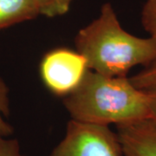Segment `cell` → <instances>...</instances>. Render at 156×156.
Wrapping results in <instances>:
<instances>
[{
    "label": "cell",
    "instance_id": "3957f363",
    "mask_svg": "<svg viewBox=\"0 0 156 156\" xmlns=\"http://www.w3.org/2000/svg\"><path fill=\"white\" fill-rule=\"evenodd\" d=\"M49 156H123L117 134L108 126L72 120Z\"/></svg>",
    "mask_w": 156,
    "mask_h": 156
},
{
    "label": "cell",
    "instance_id": "8992f818",
    "mask_svg": "<svg viewBox=\"0 0 156 156\" xmlns=\"http://www.w3.org/2000/svg\"><path fill=\"white\" fill-rule=\"evenodd\" d=\"M38 16L35 0H0V31Z\"/></svg>",
    "mask_w": 156,
    "mask_h": 156
},
{
    "label": "cell",
    "instance_id": "7c38bea8",
    "mask_svg": "<svg viewBox=\"0 0 156 156\" xmlns=\"http://www.w3.org/2000/svg\"><path fill=\"white\" fill-rule=\"evenodd\" d=\"M150 91V115H149V121L154 125L156 126V89L149 90Z\"/></svg>",
    "mask_w": 156,
    "mask_h": 156
},
{
    "label": "cell",
    "instance_id": "277c9868",
    "mask_svg": "<svg viewBox=\"0 0 156 156\" xmlns=\"http://www.w3.org/2000/svg\"><path fill=\"white\" fill-rule=\"evenodd\" d=\"M40 76L53 95H70L89 70L87 61L77 50L57 48L46 53L40 62Z\"/></svg>",
    "mask_w": 156,
    "mask_h": 156
},
{
    "label": "cell",
    "instance_id": "9c48e42d",
    "mask_svg": "<svg viewBox=\"0 0 156 156\" xmlns=\"http://www.w3.org/2000/svg\"><path fill=\"white\" fill-rule=\"evenodd\" d=\"M136 88L143 90L156 89V61L129 78Z\"/></svg>",
    "mask_w": 156,
    "mask_h": 156
},
{
    "label": "cell",
    "instance_id": "5b68a950",
    "mask_svg": "<svg viewBox=\"0 0 156 156\" xmlns=\"http://www.w3.org/2000/svg\"><path fill=\"white\" fill-rule=\"evenodd\" d=\"M116 127L123 156H156L155 125L141 121Z\"/></svg>",
    "mask_w": 156,
    "mask_h": 156
},
{
    "label": "cell",
    "instance_id": "6da1fadb",
    "mask_svg": "<svg viewBox=\"0 0 156 156\" xmlns=\"http://www.w3.org/2000/svg\"><path fill=\"white\" fill-rule=\"evenodd\" d=\"M76 50L90 70L106 76H127L133 68L156 61V40L139 37L122 28L110 3L76 36Z\"/></svg>",
    "mask_w": 156,
    "mask_h": 156
},
{
    "label": "cell",
    "instance_id": "8fae6325",
    "mask_svg": "<svg viewBox=\"0 0 156 156\" xmlns=\"http://www.w3.org/2000/svg\"><path fill=\"white\" fill-rule=\"evenodd\" d=\"M0 156H24L17 140L0 136Z\"/></svg>",
    "mask_w": 156,
    "mask_h": 156
},
{
    "label": "cell",
    "instance_id": "30bf717a",
    "mask_svg": "<svg viewBox=\"0 0 156 156\" xmlns=\"http://www.w3.org/2000/svg\"><path fill=\"white\" fill-rule=\"evenodd\" d=\"M141 23L149 37L156 40V0H147L141 11Z\"/></svg>",
    "mask_w": 156,
    "mask_h": 156
},
{
    "label": "cell",
    "instance_id": "52a82bcc",
    "mask_svg": "<svg viewBox=\"0 0 156 156\" xmlns=\"http://www.w3.org/2000/svg\"><path fill=\"white\" fill-rule=\"evenodd\" d=\"M40 16L56 17L62 16L69 11L73 0H35Z\"/></svg>",
    "mask_w": 156,
    "mask_h": 156
},
{
    "label": "cell",
    "instance_id": "ba28073f",
    "mask_svg": "<svg viewBox=\"0 0 156 156\" xmlns=\"http://www.w3.org/2000/svg\"><path fill=\"white\" fill-rule=\"evenodd\" d=\"M9 89L5 82L0 77V136L8 137L13 132V128L6 122L5 117L10 112Z\"/></svg>",
    "mask_w": 156,
    "mask_h": 156
},
{
    "label": "cell",
    "instance_id": "7a4b0ae2",
    "mask_svg": "<svg viewBox=\"0 0 156 156\" xmlns=\"http://www.w3.org/2000/svg\"><path fill=\"white\" fill-rule=\"evenodd\" d=\"M150 98L149 90L136 88L127 76H106L89 69L63 103L72 120L108 127L147 121Z\"/></svg>",
    "mask_w": 156,
    "mask_h": 156
}]
</instances>
